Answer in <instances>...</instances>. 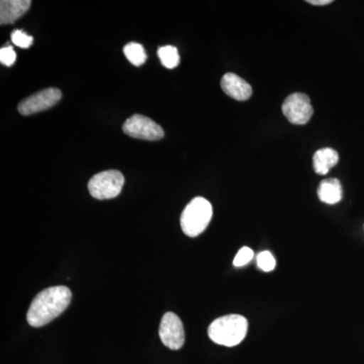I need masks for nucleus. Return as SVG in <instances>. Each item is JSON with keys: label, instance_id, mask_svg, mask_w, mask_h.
Instances as JSON below:
<instances>
[{"label": "nucleus", "instance_id": "nucleus-1", "mask_svg": "<svg viewBox=\"0 0 364 364\" xmlns=\"http://www.w3.org/2000/svg\"><path fill=\"white\" fill-rule=\"evenodd\" d=\"M71 299V291L67 287H48L33 299L26 314L28 324L35 328L49 324L68 308Z\"/></svg>", "mask_w": 364, "mask_h": 364}, {"label": "nucleus", "instance_id": "nucleus-2", "mask_svg": "<svg viewBox=\"0 0 364 364\" xmlns=\"http://www.w3.org/2000/svg\"><path fill=\"white\" fill-rule=\"evenodd\" d=\"M247 332V318L236 314L215 318L208 329V337L213 342L226 347L240 344Z\"/></svg>", "mask_w": 364, "mask_h": 364}, {"label": "nucleus", "instance_id": "nucleus-3", "mask_svg": "<svg viewBox=\"0 0 364 364\" xmlns=\"http://www.w3.org/2000/svg\"><path fill=\"white\" fill-rule=\"evenodd\" d=\"M213 218V207L205 198H193L186 205L181 217V226L186 236L195 238L207 229Z\"/></svg>", "mask_w": 364, "mask_h": 364}, {"label": "nucleus", "instance_id": "nucleus-4", "mask_svg": "<svg viewBox=\"0 0 364 364\" xmlns=\"http://www.w3.org/2000/svg\"><path fill=\"white\" fill-rule=\"evenodd\" d=\"M124 177L119 170H107L91 177L88 191L97 200H111L121 193Z\"/></svg>", "mask_w": 364, "mask_h": 364}, {"label": "nucleus", "instance_id": "nucleus-5", "mask_svg": "<svg viewBox=\"0 0 364 364\" xmlns=\"http://www.w3.org/2000/svg\"><path fill=\"white\" fill-rule=\"evenodd\" d=\"M123 131L126 135L132 138L141 139L146 141L161 140L164 136V131L161 127L155 123L150 117L142 114H134L124 122Z\"/></svg>", "mask_w": 364, "mask_h": 364}, {"label": "nucleus", "instance_id": "nucleus-6", "mask_svg": "<svg viewBox=\"0 0 364 364\" xmlns=\"http://www.w3.org/2000/svg\"><path fill=\"white\" fill-rule=\"evenodd\" d=\"M282 112L291 124L301 126L309 123L314 114L310 97L299 92L289 95L282 105Z\"/></svg>", "mask_w": 364, "mask_h": 364}, {"label": "nucleus", "instance_id": "nucleus-7", "mask_svg": "<svg viewBox=\"0 0 364 364\" xmlns=\"http://www.w3.org/2000/svg\"><path fill=\"white\" fill-rule=\"evenodd\" d=\"M61 98L62 92L58 88H46L21 102L18 107V112L23 116H31L44 112L58 104Z\"/></svg>", "mask_w": 364, "mask_h": 364}, {"label": "nucleus", "instance_id": "nucleus-8", "mask_svg": "<svg viewBox=\"0 0 364 364\" xmlns=\"http://www.w3.org/2000/svg\"><path fill=\"white\" fill-rule=\"evenodd\" d=\"M160 339L171 350H178L184 344L183 325L176 314L167 312L162 317L159 328Z\"/></svg>", "mask_w": 364, "mask_h": 364}, {"label": "nucleus", "instance_id": "nucleus-9", "mask_svg": "<svg viewBox=\"0 0 364 364\" xmlns=\"http://www.w3.org/2000/svg\"><path fill=\"white\" fill-rule=\"evenodd\" d=\"M221 87L227 95L238 102L247 100L252 95V87L250 85L234 73H227L223 76Z\"/></svg>", "mask_w": 364, "mask_h": 364}, {"label": "nucleus", "instance_id": "nucleus-10", "mask_svg": "<svg viewBox=\"0 0 364 364\" xmlns=\"http://www.w3.org/2000/svg\"><path fill=\"white\" fill-rule=\"evenodd\" d=\"M30 0H2L0 1V23L9 25L28 11Z\"/></svg>", "mask_w": 364, "mask_h": 364}, {"label": "nucleus", "instance_id": "nucleus-11", "mask_svg": "<svg viewBox=\"0 0 364 364\" xmlns=\"http://www.w3.org/2000/svg\"><path fill=\"white\" fill-rule=\"evenodd\" d=\"M339 161V154L331 148L318 150L313 157V166L316 173L325 176Z\"/></svg>", "mask_w": 364, "mask_h": 364}, {"label": "nucleus", "instance_id": "nucleus-12", "mask_svg": "<svg viewBox=\"0 0 364 364\" xmlns=\"http://www.w3.org/2000/svg\"><path fill=\"white\" fill-rule=\"evenodd\" d=\"M342 191L341 183L338 179L329 178L321 182L318 188V200L327 205H335L341 200Z\"/></svg>", "mask_w": 364, "mask_h": 364}, {"label": "nucleus", "instance_id": "nucleus-13", "mask_svg": "<svg viewBox=\"0 0 364 364\" xmlns=\"http://www.w3.org/2000/svg\"><path fill=\"white\" fill-rule=\"evenodd\" d=\"M124 54L134 66L140 67L147 60L145 49L138 43H129L124 47Z\"/></svg>", "mask_w": 364, "mask_h": 364}, {"label": "nucleus", "instance_id": "nucleus-14", "mask_svg": "<svg viewBox=\"0 0 364 364\" xmlns=\"http://www.w3.org/2000/svg\"><path fill=\"white\" fill-rule=\"evenodd\" d=\"M158 56H159L162 65L167 69L176 68L181 62L178 51L173 46H164V47L159 48Z\"/></svg>", "mask_w": 364, "mask_h": 364}, {"label": "nucleus", "instance_id": "nucleus-15", "mask_svg": "<svg viewBox=\"0 0 364 364\" xmlns=\"http://www.w3.org/2000/svg\"><path fill=\"white\" fill-rule=\"evenodd\" d=\"M256 260H257V267L264 272H272L275 268V264H277L274 257L269 251H263V252L258 254Z\"/></svg>", "mask_w": 364, "mask_h": 364}, {"label": "nucleus", "instance_id": "nucleus-16", "mask_svg": "<svg viewBox=\"0 0 364 364\" xmlns=\"http://www.w3.org/2000/svg\"><path fill=\"white\" fill-rule=\"evenodd\" d=\"M11 42L18 47L23 48V49H28L32 46L33 38L32 36H28V33L21 30H16L11 33Z\"/></svg>", "mask_w": 364, "mask_h": 364}, {"label": "nucleus", "instance_id": "nucleus-17", "mask_svg": "<svg viewBox=\"0 0 364 364\" xmlns=\"http://www.w3.org/2000/svg\"><path fill=\"white\" fill-rule=\"evenodd\" d=\"M254 252L252 249L249 247H243L238 251L237 255L234 258V265L236 267H242L248 264L253 259Z\"/></svg>", "mask_w": 364, "mask_h": 364}, {"label": "nucleus", "instance_id": "nucleus-18", "mask_svg": "<svg viewBox=\"0 0 364 364\" xmlns=\"http://www.w3.org/2000/svg\"><path fill=\"white\" fill-rule=\"evenodd\" d=\"M16 54L11 46L1 48L0 50V62L7 67L13 66L16 62Z\"/></svg>", "mask_w": 364, "mask_h": 364}, {"label": "nucleus", "instance_id": "nucleus-19", "mask_svg": "<svg viewBox=\"0 0 364 364\" xmlns=\"http://www.w3.org/2000/svg\"><path fill=\"white\" fill-rule=\"evenodd\" d=\"M308 4H313V6H327V4H332V0H309Z\"/></svg>", "mask_w": 364, "mask_h": 364}]
</instances>
